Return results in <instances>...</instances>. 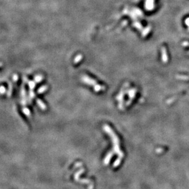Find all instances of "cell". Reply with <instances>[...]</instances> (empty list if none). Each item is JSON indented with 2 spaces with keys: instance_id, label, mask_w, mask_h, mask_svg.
<instances>
[{
  "instance_id": "4",
  "label": "cell",
  "mask_w": 189,
  "mask_h": 189,
  "mask_svg": "<svg viewBox=\"0 0 189 189\" xmlns=\"http://www.w3.org/2000/svg\"><path fill=\"white\" fill-rule=\"evenodd\" d=\"M185 23H186V25L188 26V27H189V29H188V30L189 31V18H187L186 20H185Z\"/></svg>"
},
{
  "instance_id": "2",
  "label": "cell",
  "mask_w": 189,
  "mask_h": 189,
  "mask_svg": "<svg viewBox=\"0 0 189 189\" xmlns=\"http://www.w3.org/2000/svg\"><path fill=\"white\" fill-rule=\"evenodd\" d=\"M83 80H84V81H85V83H87V84L94 86V89L96 91H99L104 89V88L103 86H101L100 85L97 84H96V81H94V80H92L91 78H87V77H84Z\"/></svg>"
},
{
  "instance_id": "3",
  "label": "cell",
  "mask_w": 189,
  "mask_h": 189,
  "mask_svg": "<svg viewBox=\"0 0 189 189\" xmlns=\"http://www.w3.org/2000/svg\"><path fill=\"white\" fill-rule=\"evenodd\" d=\"M113 154H113L112 152H109L108 153V154L106 155V156L104 160V164H105V165H108V164L109 163L110 160L111 159V158L112 157Z\"/></svg>"
},
{
  "instance_id": "5",
  "label": "cell",
  "mask_w": 189,
  "mask_h": 189,
  "mask_svg": "<svg viewBox=\"0 0 189 189\" xmlns=\"http://www.w3.org/2000/svg\"><path fill=\"white\" fill-rule=\"evenodd\" d=\"M182 45H184V46H189V42H184L183 43H182Z\"/></svg>"
},
{
  "instance_id": "1",
  "label": "cell",
  "mask_w": 189,
  "mask_h": 189,
  "mask_svg": "<svg viewBox=\"0 0 189 189\" xmlns=\"http://www.w3.org/2000/svg\"><path fill=\"white\" fill-rule=\"evenodd\" d=\"M103 129L107 134L111 137V139H112V141L113 143L114 152L117 154L118 155V157H119L117 158V159L121 160L122 159L123 157V153L122 152L121 149H120V142H119V138L117 136V135L114 133L112 129H111L108 125H104Z\"/></svg>"
}]
</instances>
